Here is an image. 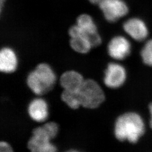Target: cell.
Segmentation results:
<instances>
[{
	"label": "cell",
	"instance_id": "obj_1",
	"mask_svg": "<svg viewBox=\"0 0 152 152\" xmlns=\"http://www.w3.org/2000/svg\"><path fill=\"white\" fill-rule=\"evenodd\" d=\"M145 124L141 116L135 112L122 114L114 125V135L120 141L136 143L145 132Z\"/></svg>",
	"mask_w": 152,
	"mask_h": 152
},
{
	"label": "cell",
	"instance_id": "obj_2",
	"mask_svg": "<svg viewBox=\"0 0 152 152\" xmlns=\"http://www.w3.org/2000/svg\"><path fill=\"white\" fill-rule=\"evenodd\" d=\"M58 131L59 127L54 122L34 129L28 142V149L31 152H57V148L51 143V140L56 136Z\"/></svg>",
	"mask_w": 152,
	"mask_h": 152
},
{
	"label": "cell",
	"instance_id": "obj_3",
	"mask_svg": "<svg viewBox=\"0 0 152 152\" xmlns=\"http://www.w3.org/2000/svg\"><path fill=\"white\" fill-rule=\"evenodd\" d=\"M56 81V76L51 67L46 63L38 64L27 77L28 86L37 95H42L51 90Z\"/></svg>",
	"mask_w": 152,
	"mask_h": 152
},
{
	"label": "cell",
	"instance_id": "obj_4",
	"mask_svg": "<svg viewBox=\"0 0 152 152\" xmlns=\"http://www.w3.org/2000/svg\"><path fill=\"white\" fill-rule=\"evenodd\" d=\"M77 95L81 106L85 108H96L105 100L104 92L102 87L91 79L85 80L77 91Z\"/></svg>",
	"mask_w": 152,
	"mask_h": 152
},
{
	"label": "cell",
	"instance_id": "obj_5",
	"mask_svg": "<svg viewBox=\"0 0 152 152\" xmlns=\"http://www.w3.org/2000/svg\"><path fill=\"white\" fill-rule=\"evenodd\" d=\"M99 6L105 19L111 23L118 21L129 12L128 6L123 0H104Z\"/></svg>",
	"mask_w": 152,
	"mask_h": 152
},
{
	"label": "cell",
	"instance_id": "obj_6",
	"mask_svg": "<svg viewBox=\"0 0 152 152\" xmlns=\"http://www.w3.org/2000/svg\"><path fill=\"white\" fill-rule=\"evenodd\" d=\"M126 77V71L124 66L117 63H110L105 71L104 82L109 88H117L125 83Z\"/></svg>",
	"mask_w": 152,
	"mask_h": 152
},
{
	"label": "cell",
	"instance_id": "obj_7",
	"mask_svg": "<svg viewBox=\"0 0 152 152\" xmlns=\"http://www.w3.org/2000/svg\"><path fill=\"white\" fill-rule=\"evenodd\" d=\"M82 32L91 42L92 48L97 47L102 43V38L92 17L87 14H82L77 19V24Z\"/></svg>",
	"mask_w": 152,
	"mask_h": 152
},
{
	"label": "cell",
	"instance_id": "obj_8",
	"mask_svg": "<svg viewBox=\"0 0 152 152\" xmlns=\"http://www.w3.org/2000/svg\"><path fill=\"white\" fill-rule=\"evenodd\" d=\"M131 51V45L127 38L122 36H117L112 38L108 45L109 56L115 60L126 59Z\"/></svg>",
	"mask_w": 152,
	"mask_h": 152
},
{
	"label": "cell",
	"instance_id": "obj_9",
	"mask_svg": "<svg viewBox=\"0 0 152 152\" xmlns=\"http://www.w3.org/2000/svg\"><path fill=\"white\" fill-rule=\"evenodd\" d=\"M123 28L130 37L137 41H142L148 37V28L146 23L138 18H132L124 23Z\"/></svg>",
	"mask_w": 152,
	"mask_h": 152
},
{
	"label": "cell",
	"instance_id": "obj_10",
	"mask_svg": "<svg viewBox=\"0 0 152 152\" xmlns=\"http://www.w3.org/2000/svg\"><path fill=\"white\" fill-rule=\"evenodd\" d=\"M69 34L70 45L74 51L80 54H86L90 51L92 48L91 42L77 24L70 28Z\"/></svg>",
	"mask_w": 152,
	"mask_h": 152
},
{
	"label": "cell",
	"instance_id": "obj_11",
	"mask_svg": "<svg viewBox=\"0 0 152 152\" xmlns=\"http://www.w3.org/2000/svg\"><path fill=\"white\" fill-rule=\"evenodd\" d=\"M85 80L80 73L75 71L64 72L60 78V83L63 90L69 92H77Z\"/></svg>",
	"mask_w": 152,
	"mask_h": 152
},
{
	"label": "cell",
	"instance_id": "obj_12",
	"mask_svg": "<svg viewBox=\"0 0 152 152\" xmlns=\"http://www.w3.org/2000/svg\"><path fill=\"white\" fill-rule=\"evenodd\" d=\"M28 112L31 119L38 122H42L46 120L49 115L48 104L43 99L36 98L29 104Z\"/></svg>",
	"mask_w": 152,
	"mask_h": 152
},
{
	"label": "cell",
	"instance_id": "obj_13",
	"mask_svg": "<svg viewBox=\"0 0 152 152\" xmlns=\"http://www.w3.org/2000/svg\"><path fill=\"white\" fill-rule=\"evenodd\" d=\"M18 59L15 51L10 48L5 47L0 52V70L5 73H12L16 70Z\"/></svg>",
	"mask_w": 152,
	"mask_h": 152
},
{
	"label": "cell",
	"instance_id": "obj_14",
	"mask_svg": "<svg viewBox=\"0 0 152 152\" xmlns=\"http://www.w3.org/2000/svg\"><path fill=\"white\" fill-rule=\"evenodd\" d=\"M61 98L63 102L71 108L76 109L81 107L77 92H69L63 90L61 95Z\"/></svg>",
	"mask_w": 152,
	"mask_h": 152
},
{
	"label": "cell",
	"instance_id": "obj_15",
	"mask_svg": "<svg viewBox=\"0 0 152 152\" xmlns=\"http://www.w3.org/2000/svg\"><path fill=\"white\" fill-rule=\"evenodd\" d=\"M141 59L148 66H152V39L147 41L141 49Z\"/></svg>",
	"mask_w": 152,
	"mask_h": 152
},
{
	"label": "cell",
	"instance_id": "obj_16",
	"mask_svg": "<svg viewBox=\"0 0 152 152\" xmlns=\"http://www.w3.org/2000/svg\"><path fill=\"white\" fill-rule=\"evenodd\" d=\"M0 152H14L11 145L6 141H1Z\"/></svg>",
	"mask_w": 152,
	"mask_h": 152
},
{
	"label": "cell",
	"instance_id": "obj_17",
	"mask_svg": "<svg viewBox=\"0 0 152 152\" xmlns=\"http://www.w3.org/2000/svg\"><path fill=\"white\" fill-rule=\"evenodd\" d=\"M149 112L151 114V120H150V125L152 129V104L149 105Z\"/></svg>",
	"mask_w": 152,
	"mask_h": 152
},
{
	"label": "cell",
	"instance_id": "obj_18",
	"mask_svg": "<svg viewBox=\"0 0 152 152\" xmlns=\"http://www.w3.org/2000/svg\"><path fill=\"white\" fill-rule=\"evenodd\" d=\"M88 1L93 4L99 5L104 0H88Z\"/></svg>",
	"mask_w": 152,
	"mask_h": 152
},
{
	"label": "cell",
	"instance_id": "obj_19",
	"mask_svg": "<svg viewBox=\"0 0 152 152\" xmlns=\"http://www.w3.org/2000/svg\"><path fill=\"white\" fill-rule=\"evenodd\" d=\"M6 0H0V7H1V10H2V9L3 7L4 4Z\"/></svg>",
	"mask_w": 152,
	"mask_h": 152
},
{
	"label": "cell",
	"instance_id": "obj_20",
	"mask_svg": "<svg viewBox=\"0 0 152 152\" xmlns=\"http://www.w3.org/2000/svg\"><path fill=\"white\" fill-rule=\"evenodd\" d=\"M65 152H81L80 151H76V150H70V151H66Z\"/></svg>",
	"mask_w": 152,
	"mask_h": 152
}]
</instances>
